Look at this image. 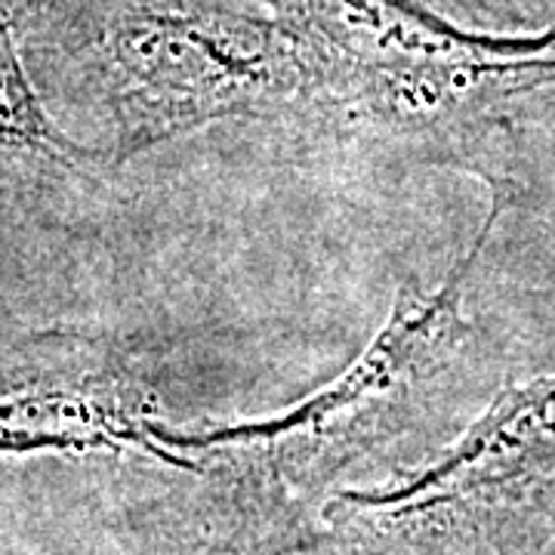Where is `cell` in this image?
I'll return each instance as SVG.
<instances>
[{
  "mask_svg": "<svg viewBox=\"0 0 555 555\" xmlns=\"http://www.w3.org/2000/svg\"><path fill=\"white\" fill-rule=\"evenodd\" d=\"M555 374L506 383L454 444L408 476L339 491L291 555H550Z\"/></svg>",
  "mask_w": 555,
  "mask_h": 555,
  "instance_id": "obj_4",
  "label": "cell"
},
{
  "mask_svg": "<svg viewBox=\"0 0 555 555\" xmlns=\"http://www.w3.org/2000/svg\"><path fill=\"white\" fill-rule=\"evenodd\" d=\"M306 40L321 133L408 142L466 170L503 164V112L555 87V22L500 35L426 0H266Z\"/></svg>",
  "mask_w": 555,
  "mask_h": 555,
  "instance_id": "obj_3",
  "label": "cell"
},
{
  "mask_svg": "<svg viewBox=\"0 0 555 555\" xmlns=\"http://www.w3.org/2000/svg\"><path fill=\"white\" fill-rule=\"evenodd\" d=\"M481 179L494 201L451 275L436 291L408 278L377 337L331 383L275 416L192 433L164 426L167 448L201 481V516L214 534L207 555H291L339 478L423 426L454 392L478 334L466 306L516 192L506 170Z\"/></svg>",
  "mask_w": 555,
  "mask_h": 555,
  "instance_id": "obj_1",
  "label": "cell"
},
{
  "mask_svg": "<svg viewBox=\"0 0 555 555\" xmlns=\"http://www.w3.org/2000/svg\"><path fill=\"white\" fill-rule=\"evenodd\" d=\"M47 102L112 133L124 164L222 120L321 133L315 60L266 0H10Z\"/></svg>",
  "mask_w": 555,
  "mask_h": 555,
  "instance_id": "obj_2",
  "label": "cell"
},
{
  "mask_svg": "<svg viewBox=\"0 0 555 555\" xmlns=\"http://www.w3.org/2000/svg\"><path fill=\"white\" fill-rule=\"evenodd\" d=\"M441 13L454 16L460 22H476V25H496V22L525 20V0H426Z\"/></svg>",
  "mask_w": 555,
  "mask_h": 555,
  "instance_id": "obj_7",
  "label": "cell"
},
{
  "mask_svg": "<svg viewBox=\"0 0 555 555\" xmlns=\"http://www.w3.org/2000/svg\"><path fill=\"white\" fill-rule=\"evenodd\" d=\"M115 167L112 152L83 145L53 118L25 60L16 10L0 0V201L75 210L112 195Z\"/></svg>",
  "mask_w": 555,
  "mask_h": 555,
  "instance_id": "obj_6",
  "label": "cell"
},
{
  "mask_svg": "<svg viewBox=\"0 0 555 555\" xmlns=\"http://www.w3.org/2000/svg\"><path fill=\"white\" fill-rule=\"evenodd\" d=\"M164 426L142 361L118 343L43 331L0 356V454L137 451L189 473Z\"/></svg>",
  "mask_w": 555,
  "mask_h": 555,
  "instance_id": "obj_5",
  "label": "cell"
}]
</instances>
